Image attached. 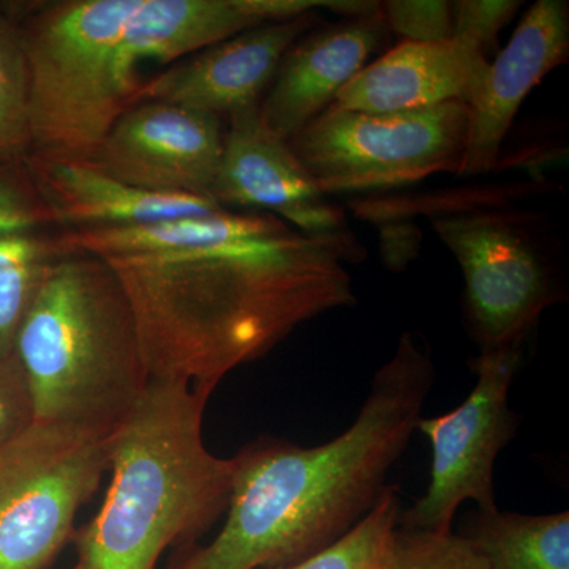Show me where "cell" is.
Returning a JSON list of instances; mask_svg holds the SVG:
<instances>
[{"label":"cell","instance_id":"cell-1","mask_svg":"<svg viewBox=\"0 0 569 569\" xmlns=\"http://www.w3.org/2000/svg\"><path fill=\"white\" fill-rule=\"evenodd\" d=\"M132 306L149 380L219 387L298 326L356 302L350 230L312 234L272 213L219 209L151 224L96 228Z\"/></svg>","mask_w":569,"mask_h":569},{"label":"cell","instance_id":"cell-2","mask_svg":"<svg viewBox=\"0 0 569 569\" xmlns=\"http://www.w3.org/2000/svg\"><path fill=\"white\" fill-rule=\"evenodd\" d=\"M433 381L429 350L400 337L346 432L312 448L271 438L238 452L222 530L209 545L176 549L163 569L287 567L342 538L387 489Z\"/></svg>","mask_w":569,"mask_h":569},{"label":"cell","instance_id":"cell-3","mask_svg":"<svg viewBox=\"0 0 569 569\" xmlns=\"http://www.w3.org/2000/svg\"><path fill=\"white\" fill-rule=\"evenodd\" d=\"M20 26L29 70L31 153L89 160L159 73L266 24L250 0H56Z\"/></svg>","mask_w":569,"mask_h":569},{"label":"cell","instance_id":"cell-4","mask_svg":"<svg viewBox=\"0 0 569 569\" xmlns=\"http://www.w3.org/2000/svg\"><path fill=\"white\" fill-rule=\"evenodd\" d=\"M211 395L149 380L111 433L110 486L96 518L74 533V569H156L168 549L198 545L227 512L236 459L206 448Z\"/></svg>","mask_w":569,"mask_h":569},{"label":"cell","instance_id":"cell-5","mask_svg":"<svg viewBox=\"0 0 569 569\" xmlns=\"http://www.w3.org/2000/svg\"><path fill=\"white\" fill-rule=\"evenodd\" d=\"M33 421L112 433L149 383L132 306L107 261L59 253L18 331Z\"/></svg>","mask_w":569,"mask_h":569},{"label":"cell","instance_id":"cell-6","mask_svg":"<svg viewBox=\"0 0 569 569\" xmlns=\"http://www.w3.org/2000/svg\"><path fill=\"white\" fill-rule=\"evenodd\" d=\"M430 227L466 280V309L482 348L522 343L557 299L548 250L526 211L468 197L429 198Z\"/></svg>","mask_w":569,"mask_h":569},{"label":"cell","instance_id":"cell-7","mask_svg":"<svg viewBox=\"0 0 569 569\" xmlns=\"http://www.w3.org/2000/svg\"><path fill=\"white\" fill-rule=\"evenodd\" d=\"M111 433L33 421L0 443V569H47L110 470Z\"/></svg>","mask_w":569,"mask_h":569},{"label":"cell","instance_id":"cell-8","mask_svg":"<svg viewBox=\"0 0 569 569\" xmlns=\"http://www.w3.org/2000/svg\"><path fill=\"white\" fill-rule=\"evenodd\" d=\"M467 127L463 102L400 112L331 107L287 142L328 197L459 173Z\"/></svg>","mask_w":569,"mask_h":569},{"label":"cell","instance_id":"cell-9","mask_svg":"<svg viewBox=\"0 0 569 569\" xmlns=\"http://www.w3.org/2000/svg\"><path fill=\"white\" fill-rule=\"evenodd\" d=\"M520 365L522 343L482 348L467 399L443 417L419 419L417 430L432 447L430 482L399 516L400 529L451 533L456 511L467 500L477 501L478 511L497 509L493 466L518 426L508 396Z\"/></svg>","mask_w":569,"mask_h":569},{"label":"cell","instance_id":"cell-10","mask_svg":"<svg viewBox=\"0 0 569 569\" xmlns=\"http://www.w3.org/2000/svg\"><path fill=\"white\" fill-rule=\"evenodd\" d=\"M223 137L216 116L141 102L123 112L88 162L146 192L212 200Z\"/></svg>","mask_w":569,"mask_h":569},{"label":"cell","instance_id":"cell-11","mask_svg":"<svg viewBox=\"0 0 569 569\" xmlns=\"http://www.w3.org/2000/svg\"><path fill=\"white\" fill-rule=\"evenodd\" d=\"M228 119L212 189L217 204L272 213L305 233L350 230L343 212L321 192L288 142L261 123L260 104Z\"/></svg>","mask_w":569,"mask_h":569},{"label":"cell","instance_id":"cell-12","mask_svg":"<svg viewBox=\"0 0 569 569\" xmlns=\"http://www.w3.org/2000/svg\"><path fill=\"white\" fill-rule=\"evenodd\" d=\"M316 20L309 13L266 22L217 41L159 71L141 89L138 103H170L220 119L258 107L283 56Z\"/></svg>","mask_w":569,"mask_h":569},{"label":"cell","instance_id":"cell-13","mask_svg":"<svg viewBox=\"0 0 569 569\" xmlns=\"http://www.w3.org/2000/svg\"><path fill=\"white\" fill-rule=\"evenodd\" d=\"M569 7L563 0H538L503 51L489 63L481 88L468 104L466 151L460 176L489 173L527 96L550 71L567 62Z\"/></svg>","mask_w":569,"mask_h":569},{"label":"cell","instance_id":"cell-14","mask_svg":"<svg viewBox=\"0 0 569 569\" xmlns=\"http://www.w3.org/2000/svg\"><path fill=\"white\" fill-rule=\"evenodd\" d=\"M388 29L377 17L305 33L283 56L260 103L261 123L288 141L335 104L337 96L367 66Z\"/></svg>","mask_w":569,"mask_h":569},{"label":"cell","instance_id":"cell-15","mask_svg":"<svg viewBox=\"0 0 569 569\" xmlns=\"http://www.w3.org/2000/svg\"><path fill=\"white\" fill-rule=\"evenodd\" d=\"M489 62L468 39L440 43L403 41L348 82L332 107L367 112L426 110L451 102L471 103Z\"/></svg>","mask_w":569,"mask_h":569},{"label":"cell","instance_id":"cell-16","mask_svg":"<svg viewBox=\"0 0 569 569\" xmlns=\"http://www.w3.org/2000/svg\"><path fill=\"white\" fill-rule=\"evenodd\" d=\"M52 223L80 228H122L170 222L223 209L208 198L153 193L112 178L88 160L26 156Z\"/></svg>","mask_w":569,"mask_h":569},{"label":"cell","instance_id":"cell-17","mask_svg":"<svg viewBox=\"0 0 569 569\" xmlns=\"http://www.w3.org/2000/svg\"><path fill=\"white\" fill-rule=\"evenodd\" d=\"M492 569H569V512L477 511L470 537Z\"/></svg>","mask_w":569,"mask_h":569},{"label":"cell","instance_id":"cell-18","mask_svg":"<svg viewBox=\"0 0 569 569\" xmlns=\"http://www.w3.org/2000/svg\"><path fill=\"white\" fill-rule=\"evenodd\" d=\"M58 254L54 239L39 233L0 238V359L14 358L22 320Z\"/></svg>","mask_w":569,"mask_h":569},{"label":"cell","instance_id":"cell-19","mask_svg":"<svg viewBox=\"0 0 569 569\" xmlns=\"http://www.w3.org/2000/svg\"><path fill=\"white\" fill-rule=\"evenodd\" d=\"M399 516V493L387 486L376 507L342 538L305 560L272 569H387Z\"/></svg>","mask_w":569,"mask_h":569},{"label":"cell","instance_id":"cell-20","mask_svg":"<svg viewBox=\"0 0 569 569\" xmlns=\"http://www.w3.org/2000/svg\"><path fill=\"white\" fill-rule=\"evenodd\" d=\"M31 152L29 70L17 18L0 7V164Z\"/></svg>","mask_w":569,"mask_h":569},{"label":"cell","instance_id":"cell-21","mask_svg":"<svg viewBox=\"0 0 569 569\" xmlns=\"http://www.w3.org/2000/svg\"><path fill=\"white\" fill-rule=\"evenodd\" d=\"M387 569H492L470 539L397 529Z\"/></svg>","mask_w":569,"mask_h":569},{"label":"cell","instance_id":"cell-22","mask_svg":"<svg viewBox=\"0 0 569 569\" xmlns=\"http://www.w3.org/2000/svg\"><path fill=\"white\" fill-rule=\"evenodd\" d=\"M52 223L26 157L0 164V238L37 233Z\"/></svg>","mask_w":569,"mask_h":569},{"label":"cell","instance_id":"cell-23","mask_svg":"<svg viewBox=\"0 0 569 569\" xmlns=\"http://www.w3.org/2000/svg\"><path fill=\"white\" fill-rule=\"evenodd\" d=\"M388 31L410 43H440L452 39L455 11L447 0H388L380 3Z\"/></svg>","mask_w":569,"mask_h":569},{"label":"cell","instance_id":"cell-24","mask_svg":"<svg viewBox=\"0 0 569 569\" xmlns=\"http://www.w3.org/2000/svg\"><path fill=\"white\" fill-rule=\"evenodd\" d=\"M522 2L515 0H460L452 2V39L473 40L489 56L496 50L500 32L516 17Z\"/></svg>","mask_w":569,"mask_h":569},{"label":"cell","instance_id":"cell-25","mask_svg":"<svg viewBox=\"0 0 569 569\" xmlns=\"http://www.w3.org/2000/svg\"><path fill=\"white\" fill-rule=\"evenodd\" d=\"M33 419L31 396L17 358L0 359V443Z\"/></svg>","mask_w":569,"mask_h":569}]
</instances>
